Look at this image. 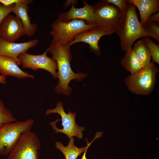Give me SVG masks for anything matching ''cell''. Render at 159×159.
Instances as JSON below:
<instances>
[{
	"mask_svg": "<svg viewBox=\"0 0 159 159\" xmlns=\"http://www.w3.org/2000/svg\"><path fill=\"white\" fill-rule=\"evenodd\" d=\"M47 50L52 55L57 65L58 81L54 88L55 91L58 94L68 96L72 93V88L69 86L70 82L74 79L80 81L87 77V74L83 72L75 73L72 71L70 64L72 57L70 47L52 40Z\"/></svg>",
	"mask_w": 159,
	"mask_h": 159,
	"instance_id": "6da1fadb",
	"label": "cell"
},
{
	"mask_svg": "<svg viewBox=\"0 0 159 159\" xmlns=\"http://www.w3.org/2000/svg\"><path fill=\"white\" fill-rule=\"evenodd\" d=\"M127 3L115 33L119 37L121 49L125 52L132 48L134 42L137 39L146 36L138 20L136 7L132 4Z\"/></svg>",
	"mask_w": 159,
	"mask_h": 159,
	"instance_id": "7a4b0ae2",
	"label": "cell"
},
{
	"mask_svg": "<svg viewBox=\"0 0 159 159\" xmlns=\"http://www.w3.org/2000/svg\"><path fill=\"white\" fill-rule=\"evenodd\" d=\"M159 71L158 67L151 62L147 67L138 72L130 74L125 80L128 89L132 93L148 95L153 91L156 81V75Z\"/></svg>",
	"mask_w": 159,
	"mask_h": 159,
	"instance_id": "3957f363",
	"label": "cell"
},
{
	"mask_svg": "<svg viewBox=\"0 0 159 159\" xmlns=\"http://www.w3.org/2000/svg\"><path fill=\"white\" fill-rule=\"evenodd\" d=\"M34 120L29 119L16 121L0 127V154L8 155L15 147L22 134L31 130Z\"/></svg>",
	"mask_w": 159,
	"mask_h": 159,
	"instance_id": "277c9868",
	"label": "cell"
},
{
	"mask_svg": "<svg viewBox=\"0 0 159 159\" xmlns=\"http://www.w3.org/2000/svg\"><path fill=\"white\" fill-rule=\"evenodd\" d=\"M94 6L96 25L106 31L110 35L115 33L123 12L106 0L98 1Z\"/></svg>",
	"mask_w": 159,
	"mask_h": 159,
	"instance_id": "5b68a950",
	"label": "cell"
},
{
	"mask_svg": "<svg viewBox=\"0 0 159 159\" xmlns=\"http://www.w3.org/2000/svg\"><path fill=\"white\" fill-rule=\"evenodd\" d=\"M96 26L88 24L82 20L74 19L64 22L57 19L51 25L50 34L53 40L67 45L73 40L77 34Z\"/></svg>",
	"mask_w": 159,
	"mask_h": 159,
	"instance_id": "8992f818",
	"label": "cell"
},
{
	"mask_svg": "<svg viewBox=\"0 0 159 159\" xmlns=\"http://www.w3.org/2000/svg\"><path fill=\"white\" fill-rule=\"evenodd\" d=\"M56 113L61 116L62 121V129H59L56 125L57 122L60 119H57L53 122L49 123L54 132L57 133H62L65 134L69 139H70L74 136L77 137L79 139L83 138V134L82 132L85 127L82 126H79L75 122L76 113L72 112L69 109V112L67 113L65 112L61 102H58L56 107L54 108L48 109L46 111L45 114L47 115L51 113Z\"/></svg>",
	"mask_w": 159,
	"mask_h": 159,
	"instance_id": "52a82bcc",
	"label": "cell"
},
{
	"mask_svg": "<svg viewBox=\"0 0 159 159\" xmlns=\"http://www.w3.org/2000/svg\"><path fill=\"white\" fill-rule=\"evenodd\" d=\"M41 143L36 134L29 130L23 133L7 159H39Z\"/></svg>",
	"mask_w": 159,
	"mask_h": 159,
	"instance_id": "ba28073f",
	"label": "cell"
},
{
	"mask_svg": "<svg viewBox=\"0 0 159 159\" xmlns=\"http://www.w3.org/2000/svg\"><path fill=\"white\" fill-rule=\"evenodd\" d=\"M47 52L46 50L42 54L39 55H33L26 52L19 55L18 58L23 68H28L34 71L42 69L49 72L54 78L56 79L57 64L52 58L47 56Z\"/></svg>",
	"mask_w": 159,
	"mask_h": 159,
	"instance_id": "9c48e42d",
	"label": "cell"
},
{
	"mask_svg": "<svg viewBox=\"0 0 159 159\" xmlns=\"http://www.w3.org/2000/svg\"><path fill=\"white\" fill-rule=\"evenodd\" d=\"M25 35L26 33L22 23L15 15L9 14L0 24V38L5 41L14 42Z\"/></svg>",
	"mask_w": 159,
	"mask_h": 159,
	"instance_id": "30bf717a",
	"label": "cell"
},
{
	"mask_svg": "<svg viewBox=\"0 0 159 159\" xmlns=\"http://www.w3.org/2000/svg\"><path fill=\"white\" fill-rule=\"evenodd\" d=\"M110 35L106 31L97 26L83 31L77 34L73 40L66 45L70 47L77 43L83 42L88 44L90 51L97 55L100 54V47L99 42L105 35Z\"/></svg>",
	"mask_w": 159,
	"mask_h": 159,
	"instance_id": "8fae6325",
	"label": "cell"
},
{
	"mask_svg": "<svg viewBox=\"0 0 159 159\" xmlns=\"http://www.w3.org/2000/svg\"><path fill=\"white\" fill-rule=\"evenodd\" d=\"M83 2L84 6L82 7L77 8L72 5L68 11L60 13L57 19L64 22L80 19L85 21L88 24L96 25L94 6L88 4L85 0Z\"/></svg>",
	"mask_w": 159,
	"mask_h": 159,
	"instance_id": "7c38bea8",
	"label": "cell"
},
{
	"mask_svg": "<svg viewBox=\"0 0 159 159\" xmlns=\"http://www.w3.org/2000/svg\"><path fill=\"white\" fill-rule=\"evenodd\" d=\"M38 42L37 39H34L24 42L16 43L7 41L0 38V55L11 58L20 65L18 56L36 46Z\"/></svg>",
	"mask_w": 159,
	"mask_h": 159,
	"instance_id": "4fadbf2b",
	"label": "cell"
},
{
	"mask_svg": "<svg viewBox=\"0 0 159 159\" xmlns=\"http://www.w3.org/2000/svg\"><path fill=\"white\" fill-rule=\"evenodd\" d=\"M0 73L6 77L12 76L19 79L26 78H34L32 74L23 71L19 65L12 58L7 56L0 55Z\"/></svg>",
	"mask_w": 159,
	"mask_h": 159,
	"instance_id": "5bb4252c",
	"label": "cell"
},
{
	"mask_svg": "<svg viewBox=\"0 0 159 159\" xmlns=\"http://www.w3.org/2000/svg\"><path fill=\"white\" fill-rule=\"evenodd\" d=\"M126 1L133 4L138 9L140 22L143 26L151 15L159 12V0H126Z\"/></svg>",
	"mask_w": 159,
	"mask_h": 159,
	"instance_id": "9a60e30c",
	"label": "cell"
},
{
	"mask_svg": "<svg viewBox=\"0 0 159 159\" xmlns=\"http://www.w3.org/2000/svg\"><path fill=\"white\" fill-rule=\"evenodd\" d=\"M103 132H97L94 139L90 143L86 139L87 146L82 148H77L74 144V139L72 137L70 139L68 145L64 146L61 142L57 141L55 143L56 148L59 150L64 154L65 159H76L77 158L87 149L91 143L96 139L100 137Z\"/></svg>",
	"mask_w": 159,
	"mask_h": 159,
	"instance_id": "2e32d148",
	"label": "cell"
},
{
	"mask_svg": "<svg viewBox=\"0 0 159 159\" xmlns=\"http://www.w3.org/2000/svg\"><path fill=\"white\" fill-rule=\"evenodd\" d=\"M29 7L28 5L23 3L15 4L12 12L20 19L24 29L26 35L30 37L34 35L37 29V25L32 23L28 14Z\"/></svg>",
	"mask_w": 159,
	"mask_h": 159,
	"instance_id": "e0dca14e",
	"label": "cell"
},
{
	"mask_svg": "<svg viewBox=\"0 0 159 159\" xmlns=\"http://www.w3.org/2000/svg\"><path fill=\"white\" fill-rule=\"evenodd\" d=\"M121 61L122 66L130 74H133L142 68L136 54L132 48L127 51Z\"/></svg>",
	"mask_w": 159,
	"mask_h": 159,
	"instance_id": "ac0fdd59",
	"label": "cell"
},
{
	"mask_svg": "<svg viewBox=\"0 0 159 159\" xmlns=\"http://www.w3.org/2000/svg\"><path fill=\"white\" fill-rule=\"evenodd\" d=\"M142 68L148 66L151 63V55L142 40L136 42L132 48Z\"/></svg>",
	"mask_w": 159,
	"mask_h": 159,
	"instance_id": "d6986e66",
	"label": "cell"
},
{
	"mask_svg": "<svg viewBox=\"0 0 159 159\" xmlns=\"http://www.w3.org/2000/svg\"><path fill=\"white\" fill-rule=\"evenodd\" d=\"M142 41L148 49L152 59V62L159 64V44L155 43L150 37H142Z\"/></svg>",
	"mask_w": 159,
	"mask_h": 159,
	"instance_id": "ffe728a7",
	"label": "cell"
},
{
	"mask_svg": "<svg viewBox=\"0 0 159 159\" xmlns=\"http://www.w3.org/2000/svg\"><path fill=\"white\" fill-rule=\"evenodd\" d=\"M11 111L6 108L0 99V127L5 124L16 121Z\"/></svg>",
	"mask_w": 159,
	"mask_h": 159,
	"instance_id": "44dd1931",
	"label": "cell"
},
{
	"mask_svg": "<svg viewBox=\"0 0 159 159\" xmlns=\"http://www.w3.org/2000/svg\"><path fill=\"white\" fill-rule=\"evenodd\" d=\"M146 36L159 41V22L147 21L143 26Z\"/></svg>",
	"mask_w": 159,
	"mask_h": 159,
	"instance_id": "7402d4cb",
	"label": "cell"
},
{
	"mask_svg": "<svg viewBox=\"0 0 159 159\" xmlns=\"http://www.w3.org/2000/svg\"><path fill=\"white\" fill-rule=\"evenodd\" d=\"M14 5L12 4L6 6L0 2V24L6 17L12 12Z\"/></svg>",
	"mask_w": 159,
	"mask_h": 159,
	"instance_id": "603a6c76",
	"label": "cell"
},
{
	"mask_svg": "<svg viewBox=\"0 0 159 159\" xmlns=\"http://www.w3.org/2000/svg\"><path fill=\"white\" fill-rule=\"evenodd\" d=\"M32 2V0H0V2L6 6L20 3L28 5Z\"/></svg>",
	"mask_w": 159,
	"mask_h": 159,
	"instance_id": "cb8c5ba5",
	"label": "cell"
},
{
	"mask_svg": "<svg viewBox=\"0 0 159 159\" xmlns=\"http://www.w3.org/2000/svg\"><path fill=\"white\" fill-rule=\"evenodd\" d=\"M117 6L122 12H123L126 9L127 3L126 0H106Z\"/></svg>",
	"mask_w": 159,
	"mask_h": 159,
	"instance_id": "d4e9b609",
	"label": "cell"
},
{
	"mask_svg": "<svg viewBox=\"0 0 159 159\" xmlns=\"http://www.w3.org/2000/svg\"><path fill=\"white\" fill-rule=\"evenodd\" d=\"M147 21L159 22V12L151 15L148 18Z\"/></svg>",
	"mask_w": 159,
	"mask_h": 159,
	"instance_id": "484cf974",
	"label": "cell"
},
{
	"mask_svg": "<svg viewBox=\"0 0 159 159\" xmlns=\"http://www.w3.org/2000/svg\"><path fill=\"white\" fill-rule=\"evenodd\" d=\"M77 0H67L64 5V7L65 9L70 5H74L77 3Z\"/></svg>",
	"mask_w": 159,
	"mask_h": 159,
	"instance_id": "4316f807",
	"label": "cell"
},
{
	"mask_svg": "<svg viewBox=\"0 0 159 159\" xmlns=\"http://www.w3.org/2000/svg\"><path fill=\"white\" fill-rule=\"evenodd\" d=\"M6 82V77L2 75H0V83L2 84H5Z\"/></svg>",
	"mask_w": 159,
	"mask_h": 159,
	"instance_id": "83f0119b",
	"label": "cell"
},
{
	"mask_svg": "<svg viewBox=\"0 0 159 159\" xmlns=\"http://www.w3.org/2000/svg\"><path fill=\"white\" fill-rule=\"evenodd\" d=\"M87 149L84 152V154L82 155V157L81 159H87L86 157V154L87 152Z\"/></svg>",
	"mask_w": 159,
	"mask_h": 159,
	"instance_id": "f1b7e54d",
	"label": "cell"
}]
</instances>
